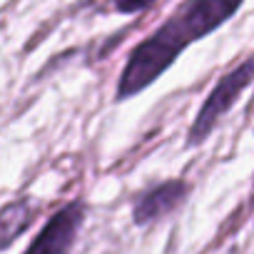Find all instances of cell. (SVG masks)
<instances>
[{"label": "cell", "mask_w": 254, "mask_h": 254, "mask_svg": "<svg viewBox=\"0 0 254 254\" xmlns=\"http://www.w3.org/2000/svg\"><path fill=\"white\" fill-rule=\"evenodd\" d=\"M242 5L244 0H185L155 33L137 43L127 55V63L117 77L115 102H125L147 90L192 43L212 35Z\"/></svg>", "instance_id": "6da1fadb"}, {"label": "cell", "mask_w": 254, "mask_h": 254, "mask_svg": "<svg viewBox=\"0 0 254 254\" xmlns=\"http://www.w3.org/2000/svg\"><path fill=\"white\" fill-rule=\"evenodd\" d=\"M254 82V55L247 58L244 63H239L237 67H232L227 75H222L217 80V85L209 90L207 100L202 102L199 112L194 115L190 132H187V147H197L202 145L214 127L227 117V112L237 105V100L244 95V90Z\"/></svg>", "instance_id": "7a4b0ae2"}, {"label": "cell", "mask_w": 254, "mask_h": 254, "mask_svg": "<svg viewBox=\"0 0 254 254\" xmlns=\"http://www.w3.org/2000/svg\"><path fill=\"white\" fill-rule=\"evenodd\" d=\"M85 214L87 209L82 199L63 204L55 214H50V219L43 224V229L35 234V239L28 244L23 254H70L85 222Z\"/></svg>", "instance_id": "3957f363"}, {"label": "cell", "mask_w": 254, "mask_h": 254, "mask_svg": "<svg viewBox=\"0 0 254 254\" xmlns=\"http://www.w3.org/2000/svg\"><path fill=\"white\" fill-rule=\"evenodd\" d=\"M190 194V185L185 180H165L160 185L147 187L132 202V222L137 227H147L167 214H172Z\"/></svg>", "instance_id": "277c9868"}, {"label": "cell", "mask_w": 254, "mask_h": 254, "mask_svg": "<svg viewBox=\"0 0 254 254\" xmlns=\"http://www.w3.org/2000/svg\"><path fill=\"white\" fill-rule=\"evenodd\" d=\"M35 214H38V207L30 202V199H15V202H8L3 207V249H10V244L35 222Z\"/></svg>", "instance_id": "5b68a950"}, {"label": "cell", "mask_w": 254, "mask_h": 254, "mask_svg": "<svg viewBox=\"0 0 254 254\" xmlns=\"http://www.w3.org/2000/svg\"><path fill=\"white\" fill-rule=\"evenodd\" d=\"M110 5H112V10H117L122 15H135V13L152 8L155 0H110Z\"/></svg>", "instance_id": "8992f818"}]
</instances>
